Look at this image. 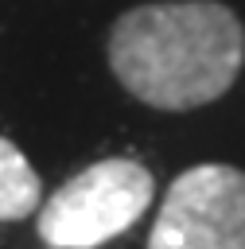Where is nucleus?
<instances>
[{
    "mask_svg": "<svg viewBox=\"0 0 245 249\" xmlns=\"http://www.w3.org/2000/svg\"><path fill=\"white\" fill-rule=\"evenodd\" d=\"M105 54L136 101L187 113L233 89L245 66V23L222 0H152L113 19Z\"/></svg>",
    "mask_w": 245,
    "mask_h": 249,
    "instance_id": "f257e3e1",
    "label": "nucleus"
},
{
    "mask_svg": "<svg viewBox=\"0 0 245 249\" xmlns=\"http://www.w3.org/2000/svg\"><path fill=\"white\" fill-rule=\"evenodd\" d=\"M156 183L140 160L109 156L70 175L47 202H39V237L51 249H93L132 230L152 206Z\"/></svg>",
    "mask_w": 245,
    "mask_h": 249,
    "instance_id": "f03ea898",
    "label": "nucleus"
},
{
    "mask_svg": "<svg viewBox=\"0 0 245 249\" xmlns=\"http://www.w3.org/2000/svg\"><path fill=\"white\" fill-rule=\"evenodd\" d=\"M43 202V183L27 156L0 136V222H23L39 210Z\"/></svg>",
    "mask_w": 245,
    "mask_h": 249,
    "instance_id": "20e7f679",
    "label": "nucleus"
},
{
    "mask_svg": "<svg viewBox=\"0 0 245 249\" xmlns=\"http://www.w3.org/2000/svg\"><path fill=\"white\" fill-rule=\"evenodd\" d=\"M148 249H245V171L194 163L171 179Z\"/></svg>",
    "mask_w": 245,
    "mask_h": 249,
    "instance_id": "7ed1b4c3",
    "label": "nucleus"
}]
</instances>
